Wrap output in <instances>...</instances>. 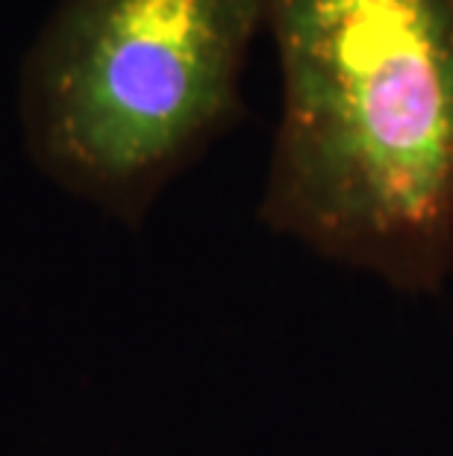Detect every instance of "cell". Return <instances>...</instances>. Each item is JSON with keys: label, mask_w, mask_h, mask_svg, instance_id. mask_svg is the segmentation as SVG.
Listing matches in <instances>:
<instances>
[{"label": "cell", "mask_w": 453, "mask_h": 456, "mask_svg": "<svg viewBox=\"0 0 453 456\" xmlns=\"http://www.w3.org/2000/svg\"><path fill=\"white\" fill-rule=\"evenodd\" d=\"M283 101L259 218L398 292L453 271V0H263Z\"/></svg>", "instance_id": "obj_1"}, {"label": "cell", "mask_w": 453, "mask_h": 456, "mask_svg": "<svg viewBox=\"0 0 453 456\" xmlns=\"http://www.w3.org/2000/svg\"><path fill=\"white\" fill-rule=\"evenodd\" d=\"M263 0H56L21 62L27 151L65 191L139 221L242 118Z\"/></svg>", "instance_id": "obj_2"}]
</instances>
